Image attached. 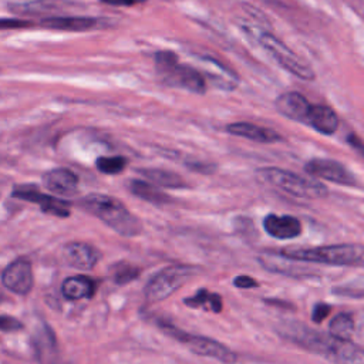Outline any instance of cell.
<instances>
[{
  "mask_svg": "<svg viewBox=\"0 0 364 364\" xmlns=\"http://www.w3.org/2000/svg\"><path fill=\"white\" fill-rule=\"evenodd\" d=\"M81 205L85 210L97 216L100 220H102L122 236L131 237L142 232L141 220L132 215L117 198L101 193H91L82 198Z\"/></svg>",
  "mask_w": 364,
  "mask_h": 364,
  "instance_id": "obj_1",
  "label": "cell"
},
{
  "mask_svg": "<svg viewBox=\"0 0 364 364\" xmlns=\"http://www.w3.org/2000/svg\"><path fill=\"white\" fill-rule=\"evenodd\" d=\"M280 256L307 263L331 266H364V246L358 243H340L306 249H282Z\"/></svg>",
  "mask_w": 364,
  "mask_h": 364,
  "instance_id": "obj_2",
  "label": "cell"
},
{
  "mask_svg": "<svg viewBox=\"0 0 364 364\" xmlns=\"http://www.w3.org/2000/svg\"><path fill=\"white\" fill-rule=\"evenodd\" d=\"M256 175L263 182H267L273 186H277L279 189L287 192L289 195L304 198V199H320L328 195V189L314 178L301 176L299 173L267 166V168H259L256 171Z\"/></svg>",
  "mask_w": 364,
  "mask_h": 364,
  "instance_id": "obj_3",
  "label": "cell"
},
{
  "mask_svg": "<svg viewBox=\"0 0 364 364\" xmlns=\"http://www.w3.org/2000/svg\"><path fill=\"white\" fill-rule=\"evenodd\" d=\"M155 65L165 84L195 94H203L206 91V80L203 74L191 65L179 64L175 53L158 51L155 54Z\"/></svg>",
  "mask_w": 364,
  "mask_h": 364,
  "instance_id": "obj_4",
  "label": "cell"
},
{
  "mask_svg": "<svg viewBox=\"0 0 364 364\" xmlns=\"http://www.w3.org/2000/svg\"><path fill=\"white\" fill-rule=\"evenodd\" d=\"M196 274V269L186 264H171L159 270L152 276L145 289L144 294L149 303H158L169 297L176 291L186 280Z\"/></svg>",
  "mask_w": 364,
  "mask_h": 364,
  "instance_id": "obj_5",
  "label": "cell"
},
{
  "mask_svg": "<svg viewBox=\"0 0 364 364\" xmlns=\"http://www.w3.org/2000/svg\"><path fill=\"white\" fill-rule=\"evenodd\" d=\"M166 334L171 336L172 338H175L176 341L185 344L192 353H195L198 355L210 357L223 364H235L237 360L236 353L232 351L225 344H222L213 338H209V337L189 334V333L181 330L179 327H176L175 324H173V327H171V330H168Z\"/></svg>",
  "mask_w": 364,
  "mask_h": 364,
  "instance_id": "obj_6",
  "label": "cell"
},
{
  "mask_svg": "<svg viewBox=\"0 0 364 364\" xmlns=\"http://www.w3.org/2000/svg\"><path fill=\"white\" fill-rule=\"evenodd\" d=\"M259 41L284 70L301 80H314V71L311 70V67L306 64L294 51H291L282 40L270 33H262Z\"/></svg>",
  "mask_w": 364,
  "mask_h": 364,
  "instance_id": "obj_7",
  "label": "cell"
},
{
  "mask_svg": "<svg viewBox=\"0 0 364 364\" xmlns=\"http://www.w3.org/2000/svg\"><path fill=\"white\" fill-rule=\"evenodd\" d=\"M304 171L313 176L344 186H357L355 176L340 162L327 158H313L304 165Z\"/></svg>",
  "mask_w": 364,
  "mask_h": 364,
  "instance_id": "obj_8",
  "label": "cell"
},
{
  "mask_svg": "<svg viewBox=\"0 0 364 364\" xmlns=\"http://www.w3.org/2000/svg\"><path fill=\"white\" fill-rule=\"evenodd\" d=\"M1 283L16 294H27L33 289V267L27 259H17L1 273Z\"/></svg>",
  "mask_w": 364,
  "mask_h": 364,
  "instance_id": "obj_9",
  "label": "cell"
},
{
  "mask_svg": "<svg viewBox=\"0 0 364 364\" xmlns=\"http://www.w3.org/2000/svg\"><path fill=\"white\" fill-rule=\"evenodd\" d=\"M13 196L28 200V202H34L44 212L58 218H67L70 215V206L65 200L41 193L36 186H17L13 192Z\"/></svg>",
  "mask_w": 364,
  "mask_h": 364,
  "instance_id": "obj_10",
  "label": "cell"
},
{
  "mask_svg": "<svg viewBox=\"0 0 364 364\" xmlns=\"http://www.w3.org/2000/svg\"><path fill=\"white\" fill-rule=\"evenodd\" d=\"M65 262L78 270H91L101 259V253L97 247L85 242H71L63 249Z\"/></svg>",
  "mask_w": 364,
  "mask_h": 364,
  "instance_id": "obj_11",
  "label": "cell"
},
{
  "mask_svg": "<svg viewBox=\"0 0 364 364\" xmlns=\"http://www.w3.org/2000/svg\"><path fill=\"white\" fill-rule=\"evenodd\" d=\"M323 355L334 364H364V348L333 336Z\"/></svg>",
  "mask_w": 364,
  "mask_h": 364,
  "instance_id": "obj_12",
  "label": "cell"
},
{
  "mask_svg": "<svg viewBox=\"0 0 364 364\" xmlns=\"http://www.w3.org/2000/svg\"><path fill=\"white\" fill-rule=\"evenodd\" d=\"M274 104H276V109L282 115H284L291 121H297L303 124H306L307 115L311 108V104L307 101V98L296 91L282 94L280 97H277Z\"/></svg>",
  "mask_w": 364,
  "mask_h": 364,
  "instance_id": "obj_13",
  "label": "cell"
},
{
  "mask_svg": "<svg viewBox=\"0 0 364 364\" xmlns=\"http://www.w3.org/2000/svg\"><path fill=\"white\" fill-rule=\"evenodd\" d=\"M263 228L267 235L276 239H293L301 233V223L290 215L270 213L263 219Z\"/></svg>",
  "mask_w": 364,
  "mask_h": 364,
  "instance_id": "obj_14",
  "label": "cell"
},
{
  "mask_svg": "<svg viewBox=\"0 0 364 364\" xmlns=\"http://www.w3.org/2000/svg\"><path fill=\"white\" fill-rule=\"evenodd\" d=\"M44 185L53 193L68 196L77 191L78 179L75 173H73L71 171L58 168V169H51L44 175Z\"/></svg>",
  "mask_w": 364,
  "mask_h": 364,
  "instance_id": "obj_15",
  "label": "cell"
},
{
  "mask_svg": "<svg viewBox=\"0 0 364 364\" xmlns=\"http://www.w3.org/2000/svg\"><path fill=\"white\" fill-rule=\"evenodd\" d=\"M306 125L314 128L320 134L331 135L336 132L338 127V119L336 112L331 108L326 105L314 104L310 108V112L306 119Z\"/></svg>",
  "mask_w": 364,
  "mask_h": 364,
  "instance_id": "obj_16",
  "label": "cell"
},
{
  "mask_svg": "<svg viewBox=\"0 0 364 364\" xmlns=\"http://www.w3.org/2000/svg\"><path fill=\"white\" fill-rule=\"evenodd\" d=\"M226 131L232 135H236V136H242V138H247V139H252V141H257V142H276V141H280L282 136L270 129V128H264V127H260V125H255V124H250V122H233V124H229L226 127Z\"/></svg>",
  "mask_w": 364,
  "mask_h": 364,
  "instance_id": "obj_17",
  "label": "cell"
},
{
  "mask_svg": "<svg viewBox=\"0 0 364 364\" xmlns=\"http://www.w3.org/2000/svg\"><path fill=\"white\" fill-rule=\"evenodd\" d=\"M97 290V283L88 276H71L63 282L61 293L68 300L90 299Z\"/></svg>",
  "mask_w": 364,
  "mask_h": 364,
  "instance_id": "obj_18",
  "label": "cell"
},
{
  "mask_svg": "<svg viewBox=\"0 0 364 364\" xmlns=\"http://www.w3.org/2000/svg\"><path fill=\"white\" fill-rule=\"evenodd\" d=\"M205 63L208 77L210 78V82L215 84V87H219L222 90H235L237 87V75L229 70L226 65L219 63L218 60L212 57H200Z\"/></svg>",
  "mask_w": 364,
  "mask_h": 364,
  "instance_id": "obj_19",
  "label": "cell"
},
{
  "mask_svg": "<svg viewBox=\"0 0 364 364\" xmlns=\"http://www.w3.org/2000/svg\"><path fill=\"white\" fill-rule=\"evenodd\" d=\"M259 262L260 264L269 270V272H273V273H282V274H289V276H303L304 273L303 272H307L310 273L309 269H303L297 264H294V260H290V259H286L283 256H280L279 253H263L260 257H259Z\"/></svg>",
  "mask_w": 364,
  "mask_h": 364,
  "instance_id": "obj_20",
  "label": "cell"
},
{
  "mask_svg": "<svg viewBox=\"0 0 364 364\" xmlns=\"http://www.w3.org/2000/svg\"><path fill=\"white\" fill-rule=\"evenodd\" d=\"M33 346L41 363L47 364L55 357L57 341L53 330L48 326L43 324L40 328H37L36 336L33 337Z\"/></svg>",
  "mask_w": 364,
  "mask_h": 364,
  "instance_id": "obj_21",
  "label": "cell"
},
{
  "mask_svg": "<svg viewBox=\"0 0 364 364\" xmlns=\"http://www.w3.org/2000/svg\"><path fill=\"white\" fill-rule=\"evenodd\" d=\"M148 181H151L155 186H162V188H171V189H185L189 186V183L179 176L175 172L166 171V169H141L139 171Z\"/></svg>",
  "mask_w": 364,
  "mask_h": 364,
  "instance_id": "obj_22",
  "label": "cell"
},
{
  "mask_svg": "<svg viewBox=\"0 0 364 364\" xmlns=\"http://www.w3.org/2000/svg\"><path fill=\"white\" fill-rule=\"evenodd\" d=\"M129 191L135 196H138V198H141L146 202L155 203V205H165V203L172 202L171 196H168L165 192H162L154 183H148L145 181H139V179L131 181L129 182Z\"/></svg>",
  "mask_w": 364,
  "mask_h": 364,
  "instance_id": "obj_23",
  "label": "cell"
},
{
  "mask_svg": "<svg viewBox=\"0 0 364 364\" xmlns=\"http://www.w3.org/2000/svg\"><path fill=\"white\" fill-rule=\"evenodd\" d=\"M44 27L68 31H84L90 30L97 24L95 18L91 17H48L41 21Z\"/></svg>",
  "mask_w": 364,
  "mask_h": 364,
  "instance_id": "obj_24",
  "label": "cell"
},
{
  "mask_svg": "<svg viewBox=\"0 0 364 364\" xmlns=\"http://www.w3.org/2000/svg\"><path fill=\"white\" fill-rule=\"evenodd\" d=\"M183 303L191 309H205L213 313L222 311V297L206 289H199L192 297L185 299Z\"/></svg>",
  "mask_w": 364,
  "mask_h": 364,
  "instance_id": "obj_25",
  "label": "cell"
},
{
  "mask_svg": "<svg viewBox=\"0 0 364 364\" xmlns=\"http://www.w3.org/2000/svg\"><path fill=\"white\" fill-rule=\"evenodd\" d=\"M328 328L330 336L338 340H350L354 333V318L350 313H338L331 318Z\"/></svg>",
  "mask_w": 364,
  "mask_h": 364,
  "instance_id": "obj_26",
  "label": "cell"
},
{
  "mask_svg": "<svg viewBox=\"0 0 364 364\" xmlns=\"http://www.w3.org/2000/svg\"><path fill=\"white\" fill-rule=\"evenodd\" d=\"M127 165V159L124 156H101L97 159V168L108 175L119 173Z\"/></svg>",
  "mask_w": 364,
  "mask_h": 364,
  "instance_id": "obj_27",
  "label": "cell"
},
{
  "mask_svg": "<svg viewBox=\"0 0 364 364\" xmlns=\"http://www.w3.org/2000/svg\"><path fill=\"white\" fill-rule=\"evenodd\" d=\"M139 273H141L139 267L128 264V263H119L114 269L112 279L117 284H127V283L135 280L139 276Z\"/></svg>",
  "mask_w": 364,
  "mask_h": 364,
  "instance_id": "obj_28",
  "label": "cell"
},
{
  "mask_svg": "<svg viewBox=\"0 0 364 364\" xmlns=\"http://www.w3.org/2000/svg\"><path fill=\"white\" fill-rule=\"evenodd\" d=\"M23 328V323L10 316H0V330L3 331H18Z\"/></svg>",
  "mask_w": 364,
  "mask_h": 364,
  "instance_id": "obj_29",
  "label": "cell"
},
{
  "mask_svg": "<svg viewBox=\"0 0 364 364\" xmlns=\"http://www.w3.org/2000/svg\"><path fill=\"white\" fill-rule=\"evenodd\" d=\"M331 311V307L326 303H317L314 304L313 307V311H311V318L314 323H321Z\"/></svg>",
  "mask_w": 364,
  "mask_h": 364,
  "instance_id": "obj_30",
  "label": "cell"
},
{
  "mask_svg": "<svg viewBox=\"0 0 364 364\" xmlns=\"http://www.w3.org/2000/svg\"><path fill=\"white\" fill-rule=\"evenodd\" d=\"M233 286L237 289H253L257 287V282L250 276H236L233 279Z\"/></svg>",
  "mask_w": 364,
  "mask_h": 364,
  "instance_id": "obj_31",
  "label": "cell"
},
{
  "mask_svg": "<svg viewBox=\"0 0 364 364\" xmlns=\"http://www.w3.org/2000/svg\"><path fill=\"white\" fill-rule=\"evenodd\" d=\"M31 26L30 21H23L18 18H1L0 20V30L4 28H21V27H27Z\"/></svg>",
  "mask_w": 364,
  "mask_h": 364,
  "instance_id": "obj_32",
  "label": "cell"
},
{
  "mask_svg": "<svg viewBox=\"0 0 364 364\" xmlns=\"http://www.w3.org/2000/svg\"><path fill=\"white\" fill-rule=\"evenodd\" d=\"M347 142H348V145H350L353 149H355V151L364 158V142H363L357 135L350 134V135L347 136Z\"/></svg>",
  "mask_w": 364,
  "mask_h": 364,
  "instance_id": "obj_33",
  "label": "cell"
},
{
  "mask_svg": "<svg viewBox=\"0 0 364 364\" xmlns=\"http://www.w3.org/2000/svg\"><path fill=\"white\" fill-rule=\"evenodd\" d=\"M188 166L196 172H200V173H210L216 169L215 165L212 164H202V162H195V164H188Z\"/></svg>",
  "mask_w": 364,
  "mask_h": 364,
  "instance_id": "obj_34",
  "label": "cell"
},
{
  "mask_svg": "<svg viewBox=\"0 0 364 364\" xmlns=\"http://www.w3.org/2000/svg\"><path fill=\"white\" fill-rule=\"evenodd\" d=\"M101 1L111 4V6H132V4H136V3H141L145 0H101Z\"/></svg>",
  "mask_w": 364,
  "mask_h": 364,
  "instance_id": "obj_35",
  "label": "cell"
}]
</instances>
